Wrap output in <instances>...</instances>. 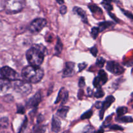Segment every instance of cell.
I'll use <instances>...</instances> for the list:
<instances>
[{"label":"cell","mask_w":133,"mask_h":133,"mask_svg":"<svg viewBox=\"0 0 133 133\" xmlns=\"http://www.w3.org/2000/svg\"><path fill=\"white\" fill-rule=\"evenodd\" d=\"M68 99V92L65 89V88L62 87L60 89L57 100L55 101V104H58V102H61V104H63L67 102Z\"/></svg>","instance_id":"obj_11"},{"label":"cell","mask_w":133,"mask_h":133,"mask_svg":"<svg viewBox=\"0 0 133 133\" xmlns=\"http://www.w3.org/2000/svg\"><path fill=\"white\" fill-rule=\"evenodd\" d=\"M11 86L12 83L10 80L3 78H0V93H6Z\"/></svg>","instance_id":"obj_12"},{"label":"cell","mask_w":133,"mask_h":133,"mask_svg":"<svg viewBox=\"0 0 133 133\" xmlns=\"http://www.w3.org/2000/svg\"><path fill=\"white\" fill-rule=\"evenodd\" d=\"M105 61H105V59L104 58H103L101 57H99V58H97V61H96V65L99 68L103 67L104 66V65H105Z\"/></svg>","instance_id":"obj_26"},{"label":"cell","mask_w":133,"mask_h":133,"mask_svg":"<svg viewBox=\"0 0 133 133\" xmlns=\"http://www.w3.org/2000/svg\"><path fill=\"white\" fill-rule=\"evenodd\" d=\"M88 8L90 9V11L92 13H94V14H99V15H101L103 14V11L101 9V8L99 7L97 5H95V4H90L88 5Z\"/></svg>","instance_id":"obj_17"},{"label":"cell","mask_w":133,"mask_h":133,"mask_svg":"<svg viewBox=\"0 0 133 133\" xmlns=\"http://www.w3.org/2000/svg\"><path fill=\"white\" fill-rule=\"evenodd\" d=\"M95 129L91 125H87L83 130V133H95Z\"/></svg>","instance_id":"obj_25"},{"label":"cell","mask_w":133,"mask_h":133,"mask_svg":"<svg viewBox=\"0 0 133 133\" xmlns=\"http://www.w3.org/2000/svg\"><path fill=\"white\" fill-rule=\"evenodd\" d=\"M104 1H105V2H107V3H111V2H114V1H116V0H104Z\"/></svg>","instance_id":"obj_43"},{"label":"cell","mask_w":133,"mask_h":133,"mask_svg":"<svg viewBox=\"0 0 133 133\" xmlns=\"http://www.w3.org/2000/svg\"><path fill=\"white\" fill-rule=\"evenodd\" d=\"M60 13L61 14L64 15L67 13V7L66 5H62L60 8Z\"/></svg>","instance_id":"obj_33"},{"label":"cell","mask_w":133,"mask_h":133,"mask_svg":"<svg viewBox=\"0 0 133 133\" xmlns=\"http://www.w3.org/2000/svg\"><path fill=\"white\" fill-rule=\"evenodd\" d=\"M0 133H7V132H3V131H0Z\"/></svg>","instance_id":"obj_45"},{"label":"cell","mask_w":133,"mask_h":133,"mask_svg":"<svg viewBox=\"0 0 133 133\" xmlns=\"http://www.w3.org/2000/svg\"><path fill=\"white\" fill-rule=\"evenodd\" d=\"M90 52L91 53H92V55H93L94 57H96L97 56V48L96 46H94L92 47V48L90 49Z\"/></svg>","instance_id":"obj_35"},{"label":"cell","mask_w":133,"mask_h":133,"mask_svg":"<svg viewBox=\"0 0 133 133\" xmlns=\"http://www.w3.org/2000/svg\"><path fill=\"white\" fill-rule=\"evenodd\" d=\"M112 25H113V23L112 22H107V21H105V22H100L99 23V32L101 31H104L105 29H106L107 28L109 27L110 26H111Z\"/></svg>","instance_id":"obj_18"},{"label":"cell","mask_w":133,"mask_h":133,"mask_svg":"<svg viewBox=\"0 0 133 133\" xmlns=\"http://www.w3.org/2000/svg\"><path fill=\"white\" fill-rule=\"evenodd\" d=\"M2 5L6 13L16 14L23 10L25 0H2Z\"/></svg>","instance_id":"obj_3"},{"label":"cell","mask_w":133,"mask_h":133,"mask_svg":"<svg viewBox=\"0 0 133 133\" xmlns=\"http://www.w3.org/2000/svg\"><path fill=\"white\" fill-rule=\"evenodd\" d=\"M17 107H18V108H17V113H20V114H23L25 113V108L23 106L19 105Z\"/></svg>","instance_id":"obj_31"},{"label":"cell","mask_w":133,"mask_h":133,"mask_svg":"<svg viewBox=\"0 0 133 133\" xmlns=\"http://www.w3.org/2000/svg\"><path fill=\"white\" fill-rule=\"evenodd\" d=\"M104 95H105V93H104L103 90L101 89V88H99L97 90V91L95 93L94 96L97 99H99V98H102Z\"/></svg>","instance_id":"obj_28"},{"label":"cell","mask_w":133,"mask_h":133,"mask_svg":"<svg viewBox=\"0 0 133 133\" xmlns=\"http://www.w3.org/2000/svg\"><path fill=\"white\" fill-rule=\"evenodd\" d=\"M110 129L112 130H123V128H122V126H119L118 125H114L112 126H110Z\"/></svg>","instance_id":"obj_36"},{"label":"cell","mask_w":133,"mask_h":133,"mask_svg":"<svg viewBox=\"0 0 133 133\" xmlns=\"http://www.w3.org/2000/svg\"><path fill=\"white\" fill-rule=\"evenodd\" d=\"M12 86L17 93L23 96H27L32 91V86L31 83L25 80H19L18 79L14 80L13 83H12Z\"/></svg>","instance_id":"obj_4"},{"label":"cell","mask_w":133,"mask_h":133,"mask_svg":"<svg viewBox=\"0 0 133 133\" xmlns=\"http://www.w3.org/2000/svg\"><path fill=\"white\" fill-rule=\"evenodd\" d=\"M69 107L68 106H61V108H58V110H57V115H58V117H62V118L65 119L67 116L68 113L69 112Z\"/></svg>","instance_id":"obj_16"},{"label":"cell","mask_w":133,"mask_h":133,"mask_svg":"<svg viewBox=\"0 0 133 133\" xmlns=\"http://www.w3.org/2000/svg\"><path fill=\"white\" fill-rule=\"evenodd\" d=\"M9 126V119L6 117L0 118V129H6Z\"/></svg>","instance_id":"obj_20"},{"label":"cell","mask_w":133,"mask_h":133,"mask_svg":"<svg viewBox=\"0 0 133 133\" xmlns=\"http://www.w3.org/2000/svg\"><path fill=\"white\" fill-rule=\"evenodd\" d=\"M46 24L47 21L45 19L42 18H36L31 22L29 29V31L32 33H37L40 32L46 26Z\"/></svg>","instance_id":"obj_5"},{"label":"cell","mask_w":133,"mask_h":133,"mask_svg":"<svg viewBox=\"0 0 133 133\" xmlns=\"http://www.w3.org/2000/svg\"><path fill=\"white\" fill-rule=\"evenodd\" d=\"M44 70L40 66L29 65L22 70V76L23 79L29 83H36L42 80L44 76Z\"/></svg>","instance_id":"obj_2"},{"label":"cell","mask_w":133,"mask_h":133,"mask_svg":"<svg viewBox=\"0 0 133 133\" xmlns=\"http://www.w3.org/2000/svg\"><path fill=\"white\" fill-rule=\"evenodd\" d=\"M127 111H128V110H127V108H126V107H119V108H118V109L116 110L117 116H118V117H122V116H123V115H125L127 113Z\"/></svg>","instance_id":"obj_21"},{"label":"cell","mask_w":133,"mask_h":133,"mask_svg":"<svg viewBox=\"0 0 133 133\" xmlns=\"http://www.w3.org/2000/svg\"><path fill=\"white\" fill-rule=\"evenodd\" d=\"M87 63H80L79 65V71L81 72L82 71V70H83L86 67H87Z\"/></svg>","instance_id":"obj_37"},{"label":"cell","mask_w":133,"mask_h":133,"mask_svg":"<svg viewBox=\"0 0 133 133\" xmlns=\"http://www.w3.org/2000/svg\"><path fill=\"white\" fill-rule=\"evenodd\" d=\"M85 86V80H84V77H81V78L79 79V87H83L84 86Z\"/></svg>","instance_id":"obj_34"},{"label":"cell","mask_w":133,"mask_h":133,"mask_svg":"<svg viewBox=\"0 0 133 133\" xmlns=\"http://www.w3.org/2000/svg\"><path fill=\"white\" fill-rule=\"evenodd\" d=\"M75 74V63L74 62L68 61L65 64V67L64 69L62 76L65 77H71Z\"/></svg>","instance_id":"obj_10"},{"label":"cell","mask_w":133,"mask_h":133,"mask_svg":"<svg viewBox=\"0 0 133 133\" xmlns=\"http://www.w3.org/2000/svg\"><path fill=\"white\" fill-rule=\"evenodd\" d=\"M83 95H84V91H83V89H81L79 91V93H78V97H79V99H81L82 97H83Z\"/></svg>","instance_id":"obj_38"},{"label":"cell","mask_w":133,"mask_h":133,"mask_svg":"<svg viewBox=\"0 0 133 133\" xmlns=\"http://www.w3.org/2000/svg\"><path fill=\"white\" fill-rule=\"evenodd\" d=\"M61 128V122L59 119L56 116H53L52 119L51 129L54 132L57 133L60 131Z\"/></svg>","instance_id":"obj_14"},{"label":"cell","mask_w":133,"mask_h":133,"mask_svg":"<svg viewBox=\"0 0 133 133\" xmlns=\"http://www.w3.org/2000/svg\"><path fill=\"white\" fill-rule=\"evenodd\" d=\"M108 80V77L107 74L105 72V70H100L99 71L97 76L94 80L93 84L95 87L96 88H100L102 86H103Z\"/></svg>","instance_id":"obj_8"},{"label":"cell","mask_w":133,"mask_h":133,"mask_svg":"<svg viewBox=\"0 0 133 133\" xmlns=\"http://www.w3.org/2000/svg\"><path fill=\"white\" fill-rule=\"evenodd\" d=\"M0 76H1V75H0Z\"/></svg>","instance_id":"obj_46"},{"label":"cell","mask_w":133,"mask_h":133,"mask_svg":"<svg viewBox=\"0 0 133 133\" xmlns=\"http://www.w3.org/2000/svg\"><path fill=\"white\" fill-rule=\"evenodd\" d=\"M46 48L42 44H36L26 52V58L30 65L40 66L43 63Z\"/></svg>","instance_id":"obj_1"},{"label":"cell","mask_w":133,"mask_h":133,"mask_svg":"<svg viewBox=\"0 0 133 133\" xmlns=\"http://www.w3.org/2000/svg\"><path fill=\"white\" fill-rule=\"evenodd\" d=\"M106 68L109 72L116 75H120L125 71L124 68L119 63L115 61H108Z\"/></svg>","instance_id":"obj_7"},{"label":"cell","mask_w":133,"mask_h":133,"mask_svg":"<svg viewBox=\"0 0 133 133\" xmlns=\"http://www.w3.org/2000/svg\"><path fill=\"white\" fill-rule=\"evenodd\" d=\"M101 4H102V5L103 6V7L105 8V9H106L107 11L109 12V11H110V10H112V9H113L112 6V5L109 3L103 1V3H101Z\"/></svg>","instance_id":"obj_30"},{"label":"cell","mask_w":133,"mask_h":133,"mask_svg":"<svg viewBox=\"0 0 133 133\" xmlns=\"http://www.w3.org/2000/svg\"><path fill=\"white\" fill-rule=\"evenodd\" d=\"M103 106V102H97L96 104V107L97 108H101Z\"/></svg>","instance_id":"obj_39"},{"label":"cell","mask_w":133,"mask_h":133,"mask_svg":"<svg viewBox=\"0 0 133 133\" xmlns=\"http://www.w3.org/2000/svg\"><path fill=\"white\" fill-rule=\"evenodd\" d=\"M27 125V117H25V121H23V124H22V125L21 126L18 133H24V131H25V130Z\"/></svg>","instance_id":"obj_29"},{"label":"cell","mask_w":133,"mask_h":133,"mask_svg":"<svg viewBox=\"0 0 133 133\" xmlns=\"http://www.w3.org/2000/svg\"><path fill=\"white\" fill-rule=\"evenodd\" d=\"M104 132V130L103 129L101 128L100 129H99L97 132H95V133H103Z\"/></svg>","instance_id":"obj_41"},{"label":"cell","mask_w":133,"mask_h":133,"mask_svg":"<svg viewBox=\"0 0 133 133\" xmlns=\"http://www.w3.org/2000/svg\"><path fill=\"white\" fill-rule=\"evenodd\" d=\"M99 33V31L98 27H94L91 30V36L93 37V39H96Z\"/></svg>","instance_id":"obj_27"},{"label":"cell","mask_w":133,"mask_h":133,"mask_svg":"<svg viewBox=\"0 0 133 133\" xmlns=\"http://www.w3.org/2000/svg\"><path fill=\"white\" fill-rule=\"evenodd\" d=\"M62 48H63V44H62V41L60 39V38L57 37V43H56L55 47V52L56 54L58 55L61 53L62 50Z\"/></svg>","instance_id":"obj_19"},{"label":"cell","mask_w":133,"mask_h":133,"mask_svg":"<svg viewBox=\"0 0 133 133\" xmlns=\"http://www.w3.org/2000/svg\"><path fill=\"white\" fill-rule=\"evenodd\" d=\"M56 1H57V2L58 3V4H63L64 3V0H56Z\"/></svg>","instance_id":"obj_42"},{"label":"cell","mask_w":133,"mask_h":133,"mask_svg":"<svg viewBox=\"0 0 133 133\" xmlns=\"http://www.w3.org/2000/svg\"><path fill=\"white\" fill-rule=\"evenodd\" d=\"M117 121L123 123H132V117L131 116H122L117 118Z\"/></svg>","instance_id":"obj_22"},{"label":"cell","mask_w":133,"mask_h":133,"mask_svg":"<svg viewBox=\"0 0 133 133\" xmlns=\"http://www.w3.org/2000/svg\"><path fill=\"white\" fill-rule=\"evenodd\" d=\"M121 10H122V11L123 12V13H124V14L126 16H127L128 18H129L130 19L132 20V18H133L132 14L131 13V12L127 11V10H123V9H121Z\"/></svg>","instance_id":"obj_32"},{"label":"cell","mask_w":133,"mask_h":133,"mask_svg":"<svg viewBox=\"0 0 133 133\" xmlns=\"http://www.w3.org/2000/svg\"><path fill=\"white\" fill-rule=\"evenodd\" d=\"M87 93H88V96H91L92 95V90L90 87H88V89H87Z\"/></svg>","instance_id":"obj_40"},{"label":"cell","mask_w":133,"mask_h":133,"mask_svg":"<svg viewBox=\"0 0 133 133\" xmlns=\"http://www.w3.org/2000/svg\"><path fill=\"white\" fill-rule=\"evenodd\" d=\"M0 75L3 78L9 80L14 81L18 79V74L12 68L5 66L0 69Z\"/></svg>","instance_id":"obj_6"},{"label":"cell","mask_w":133,"mask_h":133,"mask_svg":"<svg viewBox=\"0 0 133 133\" xmlns=\"http://www.w3.org/2000/svg\"><path fill=\"white\" fill-rule=\"evenodd\" d=\"M93 114V112H92V110H89L87 111L86 112H84L81 116V119H87L90 118L91 116Z\"/></svg>","instance_id":"obj_24"},{"label":"cell","mask_w":133,"mask_h":133,"mask_svg":"<svg viewBox=\"0 0 133 133\" xmlns=\"http://www.w3.org/2000/svg\"><path fill=\"white\" fill-rule=\"evenodd\" d=\"M114 101H115V98H114L112 95H110V96H107V99H105V101L103 102V106L102 108H101V110L105 112L108 108H109V107L110 106V105H111Z\"/></svg>","instance_id":"obj_15"},{"label":"cell","mask_w":133,"mask_h":133,"mask_svg":"<svg viewBox=\"0 0 133 133\" xmlns=\"http://www.w3.org/2000/svg\"><path fill=\"white\" fill-rule=\"evenodd\" d=\"M45 127L44 125H38L34 128L33 133H45Z\"/></svg>","instance_id":"obj_23"},{"label":"cell","mask_w":133,"mask_h":133,"mask_svg":"<svg viewBox=\"0 0 133 133\" xmlns=\"http://www.w3.org/2000/svg\"><path fill=\"white\" fill-rule=\"evenodd\" d=\"M73 10H74V13H75V14H77V15L81 18V20H83V22H84V23H87V22H88L87 14H86L85 11H84L83 9H81V8L80 7H75L74 8V9H73Z\"/></svg>","instance_id":"obj_13"},{"label":"cell","mask_w":133,"mask_h":133,"mask_svg":"<svg viewBox=\"0 0 133 133\" xmlns=\"http://www.w3.org/2000/svg\"><path fill=\"white\" fill-rule=\"evenodd\" d=\"M63 133H71V132L69 131V130H66V131H64Z\"/></svg>","instance_id":"obj_44"},{"label":"cell","mask_w":133,"mask_h":133,"mask_svg":"<svg viewBox=\"0 0 133 133\" xmlns=\"http://www.w3.org/2000/svg\"><path fill=\"white\" fill-rule=\"evenodd\" d=\"M42 100V95L40 91L36 93L32 96L27 103V106L29 108H35L38 106Z\"/></svg>","instance_id":"obj_9"}]
</instances>
